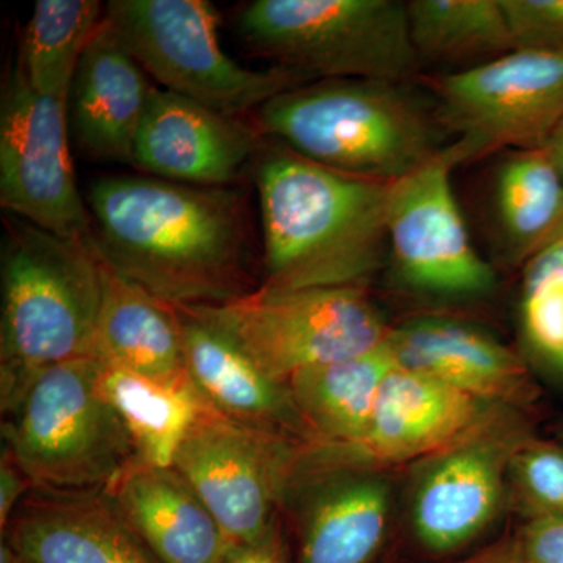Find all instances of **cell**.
Instances as JSON below:
<instances>
[{
    "label": "cell",
    "mask_w": 563,
    "mask_h": 563,
    "mask_svg": "<svg viewBox=\"0 0 563 563\" xmlns=\"http://www.w3.org/2000/svg\"><path fill=\"white\" fill-rule=\"evenodd\" d=\"M261 131L184 96L155 88L132 163L158 179L232 187L261 152Z\"/></svg>",
    "instance_id": "5bb4252c"
},
{
    "label": "cell",
    "mask_w": 563,
    "mask_h": 563,
    "mask_svg": "<svg viewBox=\"0 0 563 563\" xmlns=\"http://www.w3.org/2000/svg\"><path fill=\"white\" fill-rule=\"evenodd\" d=\"M410 36L418 57L490 62L514 51L503 0H410Z\"/></svg>",
    "instance_id": "4316f807"
},
{
    "label": "cell",
    "mask_w": 563,
    "mask_h": 563,
    "mask_svg": "<svg viewBox=\"0 0 563 563\" xmlns=\"http://www.w3.org/2000/svg\"><path fill=\"white\" fill-rule=\"evenodd\" d=\"M463 563H529L521 547H503L487 551Z\"/></svg>",
    "instance_id": "836d02e7"
},
{
    "label": "cell",
    "mask_w": 563,
    "mask_h": 563,
    "mask_svg": "<svg viewBox=\"0 0 563 563\" xmlns=\"http://www.w3.org/2000/svg\"><path fill=\"white\" fill-rule=\"evenodd\" d=\"M0 563H25L21 554L5 539L0 540Z\"/></svg>",
    "instance_id": "d590c367"
},
{
    "label": "cell",
    "mask_w": 563,
    "mask_h": 563,
    "mask_svg": "<svg viewBox=\"0 0 563 563\" xmlns=\"http://www.w3.org/2000/svg\"><path fill=\"white\" fill-rule=\"evenodd\" d=\"M187 309L220 328L284 384L303 369L373 350L390 331L357 285L299 290L261 285L235 301Z\"/></svg>",
    "instance_id": "ba28073f"
},
{
    "label": "cell",
    "mask_w": 563,
    "mask_h": 563,
    "mask_svg": "<svg viewBox=\"0 0 563 563\" xmlns=\"http://www.w3.org/2000/svg\"><path fill=\"white\" fill-rule=\"evenodd\" d=\"M35 488L31 477L22 468L13 450L2 442L0 451V531H5L11 517L24 501L25 496Z\"/></svg>",
    "instance_id": "1f68e13d"
},
{
    "label": "cell",
    "mask_w": 563,
    "mask_h": 563,
    "mask_svg": "<svg viewBox=\"0 0 563 563\" xmlns=\"http://www.w3.org/2000/svg\"><path fill=\"white\" fill-rule=\"evenodd\" d=\"M484 428L448 448L422 476L413 499V528L433 553H450L472 542L498 510L509 446Z\"/></svg>",
    "instance_id": "ac0fdd59"
},
{
    "label": "cell",
    "mask_w": 563,
    "mask_h": 563,
    "mask_svg": "<svg viewBox=\"0 0 563 563\" xmlns=\"http://www.w3.org/2000/svg\"><path fill=\"white\" fill-rule=\"evenodd\" d=\"M0 407L9 417L44 369L92 357L103 296L95 243L14 218L2 246Z\"/></svg>",
    "instance_id": "3957f363"
},
{
    "label": "cell",
    "mask_w": 563,
    "mask_h": 563,
    "mask_svg": "<svg viewBox=\"0 0 563 563\" xmlns=\"http://www.w3.org/2000/svg\"><path fill=\"white\" fill-rule=\"evenodd\" d=\"M99 388L124 422L136 462L161 468L174 465L185 437L209 406L195 387H169L103 363Z\"/></svg>",
    "instance_id": "d4e9b609"
},
{
    "label": "cell",
    "mask_w": 563,
    "mask_h": 563,
    "mask_svg": "<svg viewBox=\"0 0 563 563\" xmlns=\"http://www.w3.org/2000/svg\"><path fill=\"white\" fill-rule=\"evenodd\" d=\"M396 363L487 402L532 398L528 369L512 351L473 325L421 314L387 333Z\"/></svg>",
    "instance_id": "d6986e66"
},
{
    "label": "cell",
    "mask_w": 563,
    "mask_h": 563,
    "mask_svg": "<svg viewBox=\"0 0 563 563\" xmlns=\"http://www.w3.org/2000/svg\"><path fill=\"white\" fill-rule=\"evenodd\" d=\"M495 207L512 262L525 265L563 236V177L542 147L515 151L503 162Z\"/></svg>",
    "instance_id": "cb8c5ba5"
},
{
    "label": "cell",
    "mask_w": 563,
    "mask_h": 563,
    "mask_svg": "<svg viewBox=\"0 0 563 563\" xmlns=\"http://www.w3.org/2000/svg\"><path fill=\"white\" fill-rule=\"evenodd\" d=\"M542 150L547 152L548 157L554 163L555 168L563 177V121L558 125V129L551 133L550 139L543 144Z\"/></svg>",
    "instance_id": "e575fe53"
},
{
    "label": "cell",
    "mask_w": 563,
    "mask_h": 563,
    "mask_svg": "<svg viewBox=\"0 0 563 563\" xmlns=\"http://www.w3.org/2000/svg\"><path fill=\"white\" fill-rule=\"evenodd\" d=\"M512 468L536 515L563 517V448L526 442L512 455Z\"/></svg>",
    "instance_id": "f1b7e54d"
},
{
    "label": "cell",
    "mask_w": 563,
    "mask_h": 563,
    "mask_svg": "<svg viewBox=\"0 0 563 563\" xmlns=\"http://www.w3.org/2000/svg\"><path fill=\"white\" fill-rule=\"evenodd\" d=\"M262 287H365L387 244L391 184L318 165L277 143L261 147Z\"/></svg>",
    "instance_id": "7a4b0ae2"
},
{
    "label": "cell",
    "mask_w": 563,
    "mask_h": 563,
    "mask_svg": "<svg viewBox=\"0 0 563 563\" xmlns=\"http://www.w3.org/2000/svg\"><path fill=\"white\" fill-rule=\"evenodd\" d=\"M396 366L385 339L363 354L292 374L285 384L318 443L352 446L368 428L385 379Z\"/></svg>",
    "instance_id": "603a6c76"
},
{
    "label": "cell",
    "mask_w": 563,
    "mask_h": 563,
    "mask_svg": "<svg viewBox=\"0 0 563 563\" xmlns=\"http://www.w3.org/2000/svg\"><path fill=\"white\" fill-rule=\"evenodd\" d=\"M221 563H292L282 520L255 542L232 543Z\"/></svg>",
    "instance_id": "d6a6232c"
},
{
    "label": "cell",
    "mask_w": 563,
    "mask_h": 563,
    "mask_svg": "<svg viewBox=\"0 0 563 563\" xmlns=\"http://www.w3.org/2000/svg\"><path fill=\"white\" fill-rule=\"evenodd\" d=\"M257 129L325 168L395 184L444 150L435 122L401 84L328 79L276 96Z\"/></svg>",
    "instance_id": "277c9868"
},
{
    "label": "cell",
    "mask_w": 563,
    "mask_h": 563,
    "mask_svg": "<svg viewBox=\"0 0 563 563\" xmlns=\"http://www.w3.org/2000/svg\"><path fill=\"white\" fill-rule=\"evenodd\" d=\"M437 92L457 165L504 147L537 150L563 121V52L512 51L444 76Z\"/></svg>",
    "instance_id": "30bf717a"
},
{
    "label": "cell",
    "mask_w": 563,
    "mask_h": 563,
    "mask_svg": "<svg viewBox=\"0 0 563 563\" xmlns=\"http://www.w3.org/2000/svg\"><path fill=\"white\" fill-rule=\"evenodd\" d=\"M490 407L492 402L398 365L385 379L362 439L352 446H333L357 468L443 453L481 431Z\"/></svg>",
    "instance_id": "9a60e30c"
},
{
    "label": "cell",
    "mask_w": 563,
    "mask_h": 563,
    "mask_svg": "<svg viewBox=\"0 0 563 563\" xmlns=\"http://www.w3.org/2000/svg\"><path fill=\"white\" fill-rule=\"evenodd\" d=\"M514 51L563 52V0H503Z\"/></svg>",
    "instance_id": "f546056e"
},
{
    "label": "cell",
    "mask_w": 563,
    "mask_h": 563,
    "mask_svg": "<svg viewBox=\"0 0 563 563\" xmlns=\"http://www.w3.org/2000/svg\"><path fill=\"white\" fill-rule=\"evenodd\" d=\"M2 539L25 563H163L107 490L32 488Z\"/></svg>",
    "instance_id": "2e32d148"
},
{
    "label": "cell",
    "mask_w": 563,
    "mask_h": 563,
    "mask_svg": "<svg viewBox=\"0 0 563 563\" xmlns=\"http://www.w3.org/2000/svg\"><path fill=\"white\" fill-rule=\"evenodd\" d=\"M99 373L95 357L51 366L3 418L2 442L35 487L109 490L136 462L124 422L99 388Z\"/></svg>",
    "instance_id": "8992f818"
},
{
    "label": "cell",
    "mask_w": 563,
    "mask_h": 563,
    "mask_svg": "<svg viewBox=\"0 0 563 563\" xmlns=\"http://www.w3.org/2000/svg\"><path fill=\"white\" fill-rule=\"evenodd\" d=\"M0 203L43 231L95 243L70 157L68 101L33 90L18 65L0 101Z\"/></svg>",
    "instance_id": "8fae6325"
},
{
    "label": "cell",
    "mask_w": 563,
    "mask_h": 563,
    "mask_svg": "<svg viewBox=\"0 0 563 563\" xmlns=\"http://www.w3.org/2000/svg\"><path fill=\"white\" fill-rule=\"evenodd\" d=\"M102 258V257H101ZM103 296L92 357L110 368L169 387L191 384L176 307L102 261Z\"/></svg>",
    "instance_id": "7402d4cb"
},
{
    "label": "cell",
    "mask_w": 563,
    "mask_h": 563,
    "mask_svg": "<svg viewBox=\"0 0 563 563\" xmlns=\"http://www.w3.org/2000/svg\"><path fill=\"white\" fill-rule=\"evenodd\" d=\"M106 20L165 90L228 117L243 118L310 81L280 66L239 65L222 49L221 16L207 0H110Z\"/></svg>",
    "instance_id": "52a82bcc"
},
{
    "label": "cell",
    "mask_w": 563,
    "mask_h": 563,
    "mask_svg": "<svg viewBox=\"0 0 563 563\" xmlns=\"http://www.w3.org/2000/svg\"><path fill=\"white\" fill-rule=\"evenodd\" d=\"M355 472L329 444L307 446L285 499L299 501L292 563H369L380 550L390 492L379 477Z\"/></svg>",
    "instance_id": "4fadbf2b"
},
{
    "label": "cell",
    "mask_w": 563,
    "mask_h": 563,
    "mask_svg": "<svg viewBox=\"0 0 563 563\" xmlns=\"http://www.w3.org/2000/svg\"><path fill=\"white\" fill-rule=\"evenodd\" d=\"M520 547L529 563H563V517L536 515Z\"/></svg>",
    "instance_id": "4dcf8cb0"
},
{
    "label": "cell",
    "mask_w": 563,
    "mask_h": 563,
    "mask_svg": "<svg viewBox=\"0 0 563 563\" xmlns=\"http://www.w3.org/2000/svg\"><path fill=\"white\" fill-rule=\"evenodd\" d=\"M450 146L391 184L387 246L401 279L413 290L446 299L481 298L495 288L492 266L476 251L451 174Z\"/></svg>",
    "instance_id": "7c38bea8"
},
{
    "label": "cell",
    "mask_w": 563,
    "mask_h": 563,
    "mask_svg": "<svg viewBox=\"0 0 563 563\" xmlns=\"http://www.w3.org/2000/svg\"><path fill=\"white\" fill-rule=\"evenodd\" d=\"M154 85L103 14L81 55L68 99L81 150L98 161L132 163L133 143Z\"/></svg>",
    "instance_id": "ffe728a7"
},
{
    "label": "cell",
    "mask_w": 563,
    "mask_h": 563,
    "mask_svg": "<svg viewBox=\"0 0 563 563\" xmlns=\"http://www.w3.org/2000/svg\"><path fill=\"white\" fill-rule=\"evenodd\" d=\"M520 322L533 357L563 377V236L525 263Z\"/></svg>",
    "instance_id": "83f0119b"
},
{
    "label": "cell",
    "mask_w": 563,
    "mask_h": 563,
    "mask_svg": "<svg viewBox=\"0 0 563 563\" xmlns=\"http://www.w3.org/2000/svg\"><path fill=\"white\" fill-rule=\"evenodd\" d=\"M309 444L244 428L206 406L173 466L209 507L231 543H251L282 520L292 477Z\"/></svg>",
    "instance_id": "9c48e42d"
},
{
    "label": "cell",
    "mask_w": 563,
    "mask_h": 563,
    "mask_svg": "<svg viewBox=\"0 0 563 563\" xmlns=\"http://www.w3.org/2000/svg\"><path fill=\"white\" fill-rule=\"evenodd\" d=\"M107 492L163 563H221L231 548L209 507L174 466L133 462Z\"/></svg>",
    "instance_id": "44dd1931"
},
{
    "label": "cell",
    "mask_w": 563,
    "mask_h": 563,
    "mask_svg": "<svg viewBox=\"0 0 563 563\" xmlns=\"http://www.w3.org/2000/svg\"><path fill=\"white\" fill-rule=\"evenodd\" d=\"M88 207L102 261L169 306H221L255 290L243 191L113 176L92 181Z\"/></svg>",
    "instance_id": "6da1fadb"
},
{
    "label": "cell",
    "mask_w": 563,
    "mask_h": 563,
    "mask_svg": "<svg viewBox=\"0 0 563 563\" xmlns=\"http://www.w3.org/2000/svg\"><path fill=\"white\" fill-rule=\"evenodd\" d=\"M235 27L247 49L310 80L401 84L420 68L399 0H254Z\"/></svg>",
    "instance_id": "5b68a950"
},
{
    "label": "cell",
    "mask_w": 563,
    "mask_h": 563,
    "mask_svg": "<svg viewBox=\"0 0 563 563\" xmlns=\"http://www.w3.org/2000/svg\"><path fill=\"white\" fill-rule=\"evenodd\" d=\"M106 7L98 0H38L22 35L16 65L40 95L68 101L81 55Z\"/></svg>",
    "instance_id": "484cf974"
},
{
    "label": "cell",
    "mask_w": 563,
    "mask_h": 563,
    "mask_svg": "<svg viewBox=\"0 0 563 563\" xmlns=\"http://www.w3.org/2000/svg\"><path fill=\"white\" fill-rule=\"evenodd\" d=\"M185 363L196 390L214 412L244 428L318 443L292 402L287 384L273 379L231 336L187 307H176Z\"/></svg>",
    "instance_id": "e0dca14e"
}]
</instances>
